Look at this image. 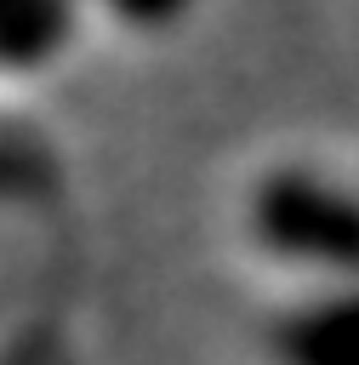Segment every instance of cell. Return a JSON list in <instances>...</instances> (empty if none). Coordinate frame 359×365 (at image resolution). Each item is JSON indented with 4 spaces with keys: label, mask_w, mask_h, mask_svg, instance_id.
<instances>
[{
    "label": "cell",
    "mask_w": 359,
    "mask_h": 365,
    "mask_svg": "<svg viewBox=\"0 0 359 365\" xmlns=\"http://www.w3.org/2000/svg\"><path fill=\"white\" fill-rule=\"evenodd\" d=\"M239 251L302 291L359 285V165L313 148L256 160L228 205Z\"/></svg>",
    "instance_id": "cell-1"
},
{
    "label": "cell",
    "mask_w": 359,
    "mask_h": 365,
    "mask_svg": "<svg viewBox=\"0 0 359 365\" xmlns=\"http://www.w3.org/2000/svg\"><path fill=\"white\" fill-rule=\"evenodd\" d=\"M85 0H0V86L51 80L85 40Z\"/></svg>",
    "instance_id": "cell-2"
},
{
    "label": "cell",
    "mask_w": 359,
    "mask_h": 365,
    "mask_svg": "<svg viewBox=\"0 0 359 365\" xmlns=\"http://www.w3.org/2000/svg\"><path fill=\"white\" fill-rule=\"evenodd\" d=\"M279 365H359V285L302 291L274 319Z\"/></svg>",
    "instance_id": "cell-3"
},
{
    "label": "cell",
    "mask_w": 359,
    "mask_h": 365,
    "mask_svg": "<svg viewBox=\"0 0 359 365\" xmlns=\"http://www.w3.org/2000/svg\"><path fill=\"white\" fill-rule=\"evenodd\" d=\"M199 11H205V0H85L91 29H114V34L142 40V46L177 40Z\"/></svg>",
    "instance_id": "cell-4"
}]
</instances>
